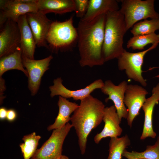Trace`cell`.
Instances as JSON below:
<instances>
[{"label":"cell","mask_w":159,"mask_h":159,"mask_svg":"<svg viewBox=\"0 0 159 159\" xmlns=\"http://www.w3.org/2000/svg\"><path fill=\"white\" fill-rule=\"evenodd\" d=\"M59 110L55 122L47 128L48 131L60 129L70 121L71 114L78 107L79 105L74 102H70L66 98L59 96L57 102Z\"/></svg>","instance_id":"cell-20"},{"label":"cell","mask_w":159,"mask_h":159,"mask_svg":"<svg viewBox=\"0 0 159 159\" xmlns=\"http://www.w3.org/2000/svg\"><path fill=\"white\" fill-rule=\"evenodd\" d=\"M26 15L36 46L48 48L46 38L52 21L47 17L46 14L38 11L27 13Z\"/></svg>","instance_id":"cell-13"},{"label":"cell","mask_w":159,"mask_h":159,"mask_svg":"<svg viewBox=\"0 0 159 159\" xmlns=\"http://www.w3.org/2000/svg\"><path fill=\"white\" fill-rule=\"evenodd\" d=\"M0 99L2 100V97L4 98L3 96V92L6 90V87L5 85V81L2 77H0ZM0 99V100H1Z\"/></svg>","instance_id":"cell-29"},{"label":"cell","mask_w":159,"mask_h":159,"mask_svg":"<svg viewBox=\"0 0 159 159\" xmlns=\"http://www.w3.org/2000/svg\"><path fill=\"white\" fill-rule=\"evenodd\" d=\"M130 144V141L127 134L120 138H111L107 159H122L124 152Z\"/></svg>","instance_id":"cell-22"},{"label":"cell","mask_w":159,"mask_h":159,"mask_svg":"<svg viewBox=\"0 0 159 159\" xmlns=\"http://www.w3.org/2000/svg\"><path fill=\"white\" fill-rule=\"evenodd\" d=\"M72 126L67 123L62 128L54 130L49 138L31 159H59L62 155L64 140Z\"/></svg>","instance_id":"cell-7"},{"label":"cell","mask_w":159,"mask_h":159,"mask_svg":"<svg viewBox=\"0 0 159 159\" xmlns=\"http://www.w3.org/2000/svg\"><path fill=\"white\" fill-rule=\"evenodd\" d=\"M16 117V111L13 109H9L7 110L6 118L9 121H12L14 120Z\"/></svg>","instance_id":"cell-28"},{"label":"cell","mask_w":159,"mask_h":159,"mask_svg":"<svg viewBox=\"0 0 159 159\" xmlns=\"http://www.w3.org/2000/svg\"><path fill=\"white\" fill-rule=\"evenodd\" d=\"M127 32L124 16L119 10L106 14L102 48L105 62L117 59L123 52V38Z\"/></svg>","instance_id":"cell-3"},{"label":"cell","mask_w":159,"mask_h":159,"mask_svg":"<svg viewBox=\"0 0 159 159\" xmlns=\"http://www.w3.org/2000/svg\"><path fill=\"white\" fill-rule=\"evenodd\" d=\"M61 77L54 80L53 85L49 87L51 92L50 96L52 97L59 95L66 99L72 98L75 100L81 101L91 95V93L95 90L101 89L104 84L101 79H97L84 88L71 90L63 85Z\"/></svg>","instance_id":"cell-12"},{"label":"cell","mask_w":159,"mask_h":159,"mask_svg":"<svg viewBox=\"0 0 159 159\" xmlns=\"http://www.w3.org/2000/svg\"><path fill=\"white\" fill-rule=\"evenodd\" d=\"M0 27L8 19L17 22L27 13L38 11L36 0H1Z\"/></svg>","instance_id":"cell-8"},{"label":"cell","mask_w":159,"mask_h":159,"mask_svg":"<svg viewBox=\"0 0 159 159\" xmlns=\"http://www.w3.org/2000/svg\"><path fill=\"white\" fill-rule=\"evenodd\" d=\"M53 58L50 55L44 59L36 60L28 58L22 54V62L28 74V87L32 96L35 95L39 88L42 77L49 68Z\"/></svg>","instance_id":"cell-9"},{"label":"cell","mask_w":159,"mask_h":159,"mask_svg":"<svg viewBox=\"0 0 159 159\" xmlns=\"http://www.w3.org/2000/svg\"><path fill=\"white\" fill-rule=\"evenodd\" d=\"M159 30V18L144 20L135 24L130 30L133 36L155 33Z\"/></svg>","instance_id":"cell-26"},{"label":"cell","mask_w":159,"mask_h":159,"mask_svg":"<svg viewBox=\"0 0 159 159\" xmlns=\"http://www.w3.org/2000/svg\"><path fill=\"white\" fill-rule=\"evenodd\" d=\"M155 77L159 78V74L155 76Z\"/></svg>","instance_id":"cell-32"},{"label":"cell","mask_w":159,"mask_h":159,"mask_svg":"<svg viewBox=\"0 0 159 159\" xmlns=\"http://www.w3.org/2000/svg\"><path fill=\"white\" fill-rule=\"evenodd\" d=\"M122 156L127 159H159V136L155 143L153 145H147L143 152H129L125 150Z\"/></svg>","instance_id":"cell-23"},{"label":"cell","mask_w":159,"mask_h":159,"mask_svg":"<svg viewBox=\"0 0 159 159\" xmlns=\"http://www.w3.org/2000/svg\"><path fill=\"white\" fill-rule=\"evenodd\" d=\"M152 95L146 98L142 107L145 115L144 121L142 134L140 139L143 140L147 137L154 138L156 133L153 130L152 119L153 110L156 104L159 102V83L152 89Z\"/></svg>","instance_id":"cell-16"},{"label":"cell","mask_w":159,"mask_h":159,"mask_svg":"<svg viewBox=\"0 0 159 159\" xmlns=\"http://www.w3.org/2000/svg\"><path fill=\"white\" fill-rule=\"evenodd\" d=\"M148 93L142 86L137 85H128L125 92L124 103L127 107L128 112L127 118L128 125L131 127L132 123L139 114Z\"/></svg>","instance_id":"cell-10"},{"label":"cell","mask_w":159,"mask_h":159,"mask_svg":"<svg viewBox=\"0 0 159 159\" xmlns=\"http://www.w3.org/2000/svg\"><path fill=\"white\" fill-rule=\"evenodd\" d=\"M118 1L115 0H89L87 11L84 17L80 19L91 21L96 17L110 11L119 10Z\"/></svg>","instance_id":"cell-19"},{"label":"cell","mask_w":159,"mask_h":159,"mask_svg":"<svg viewBox=\"0 0 159 159\" xmlns=\"http://www.w3.org/2000/svg\"><path fill=\"white\" fill-rule=\"evenodd\" d=\"M59 159H69V158L65 155H62Z\"/></svg>","instance_id":"cell-31"},{"label":"cell","mask_w":159,"mask_h":159,"mask_svg":"<svg viewBox=\"0 0 159 159\" xmlns=\"http://www.w3.org/2000/svg\"><path fill=\"white\" fill-rule=\"evenodd\" d=\"M38 11L44 14H62L74 11V0H36Z\"/></svg>","instance_id":"cell-18"},{"label":"cell","mask_w":159,"mask_h":159,"mask_svg":"<svg viewBox=\"0 0 159 159\" xmlns=\"http://www.w3.org/2000/svg\"><path fill=\"white\" fill-rule=\"evenodd\" d=\"M159 43V34L155 33L133 36L128 41L126 47L128 49L131 48L133 50L144 49L148 44H152Z\"/></svg>","instance_id":"cell-24"},{"label":"cell","mask_w":159,"mask_h":159,"mask_svg":"<svg viewBox=\"0 0 159 159\" xmlns=\"http://www.w3.org/2000/svg\"><path fill=\"white\" fill-rule=\"evenodd\" d=\"M119 9L124 16L127 31L142 20L159 18L154 9V0H121Z\"/></svg>","instance_id":"cell-5"},{"label":"cell","mask_w":159,"mask_h":159,"mask_svg":"<svg viewBox=\"0 0 159 159\" xmlns=\"http://www.w3.org/2000/svg\"><path fill=\"white\" fill-rule=\"evenodd\" d=\"M125 81L120 82L118 85H115L110 80L106 81L100 89L104 94L108 96L105 100L107 102L109 100H112L114 103L120 120L122 118H127L128 112L124 103L125 94L128 85Z\"/></svg>","instance_id":"cell-14"},{"label":"cell","mask_w":159,"mask_h":159,"mask_svg":"<svg viewBox=\"0 0 159 159\" xmlns=\"http://www.w3.org/2000/svg\"><path fill=\"white\" fill-rule=\"evenodd\" d=\"M17 23L20 33V44L22 55L28 58L34 59L36 45L32 30L27 21L26 15L20 16Z\"/></svg>","instance_id":"cell-17"},{"label":"cell","mask_w":159,"mask_h":159,"mask_svg":"<svg viewBox=\"0 0 159 159\" xmlns=\"http://www.w3.org/2000/svg\"><path fill=\"white\" fill-rule=\"evenodd\" d=\"M22 50L21 46L18 47L11 53L0 58V77L5 72L12 69L22 72L27 77L28 73L23 66L22 59Z\"/></svg>","instance_id":"cell-21"},{"label":"cell","mask_w":159,"mask_h":159,"mask_svg":"<svg viewBox=\"0 0 159 159\" xmlns=\"http://www.w3.org/2000/svg\"><path fill=\"white\" fill-rule=\"evenodd\" d=\"M157 43L147 49L137 52H131L124 49L117 59L119 69L125 70L128 78L140 84L143 87H146L147 83L142 76V69L144 57L149 51L155 48Z\"/></svg>","instance_id":"cell-6"},{"label":"cell","mask_w":159,"mask_h":159,"mask_svg":"<svg viewBox=\"0 0 159 159\" xmlns=\"http://www.w3.org/2000/svg\"><path fill=\"white\" fill-rule=\"evenodd\" d=\"M73 22V16L64 21L52 22L46 38L52 51L67 49L77 40V30Z\"/></svg>","instance_id":"cell-4"},{"label":"cell","mask_w":159,"mask_h":159,"mask_svg":"<svg viewBox=\"0 0 159 159\" xmlns=\"http://www.w3.org/2000/svg\"><path fill=\"white\" fill-rule=\"evenodd\" d=\"M102 120L105 123L104 127L94 138V141L97 144L105 138L118 137L122 132V129L120 126L121 121L114 105L105 107Z\"/></svg>","instance_id":"cell-15"},{"label":"cell","mask_w":159,"mask_h":159,"mask_svg":"<svg viewBox=\"0 0 159 159\" xmlns=\"http://www.w3.org/2000/svg\"><path fill=\"white\" fill-rule=\"evenodd\" d=\"M89 0H74L75 8L74 12L76 16L82 19L88 9Z\"/></svg>","instance_id":"cell-27"},{"label":"cell","mask_w":159,"mask_h":159,"mask_svg":"<svg viewBox=\"0 0 159 159\" xmlns=\"http://www.w3.org/2000/svg\"><path fill=\"white\" fill-rule=\"evenodd\" d=\"M106 14L89 21L80 20L77 28L79 64L82 67L101 66L105 62L102 54Z\"/></svg>","instance_id":"cell-1"},{"label":"cell","mask_w":159,"mask_h":159,"mask_svg":"<svg viewBox=\"0 0 159 159\" xmlns=\"http://www.w3.org/2000/svg\"><path fill=\"white\" fill-rule=\"evenodd\" d=\"M7 110L4 107H1L0 109V118L3 120L6 118Z\"/></svg>","instance_id":"cell-30"},{"label":"cell","mask_w":159,"mask_h":159,"mask_svg":"<svg viewBox=\"0 0 159 159\" xmlns=\"http://www.w3.org/2000/svg\"><path fill=\"white\" fill-rule=\"evenodd\" d=\"M21 35L16 22L7 20L0 27V58L13 52L21 46Z\"/></svg>","instance_id":"cell-11"},{"label":"cell","mask_w":159,"mask_h":159,"mask_svg":"<svg viewBox=\"0 0 159 159\" xmlns=\"http://www.w3.org/2000/svg\"><path fill=\"white\" fill-rule=\"evenodd\" d=\"M105 107L101 101L90 95L80 101L78 107L71 117V125L78 137L82 155L86 151L89 135L102 121Z\"/></svg>","instance_id":"cell-2"},{"label":"cell","mask_w":159,"mask_h":159,"mask_svg":"<svg viewBox=\"0 0 159 159\" xmlns=\"http://www.w3.org/2000/svg\"><path fill=\"white\" fill-rule=\"evenodd\" d=\"M41 138L35 132L24 136L22 140L24 143L20 144L19 146L24 159H30L32 157L37 149Z\"/></svg>","instance_id":"cell-25"}]
</instances>
